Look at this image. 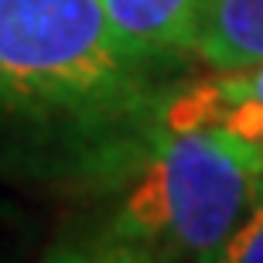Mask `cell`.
Segmentation results:
<instances>
[{"instance_id":"cell-1","label":"cell","mask_w":263,"mask_h":263,"mask_svg":"<svg viewBox=\"0 0 263 263\" xmlns=\"http://www.w3.org/2000/svg\"><path fill=\"white\" fill-rule=\"evenodd\" d=\"M99 0H0V120L76 147L117 181L161 123V68Z\"/></svg>"},{"instance_id":"cell-2","label":"cell","mask_w":263,"mask_h":263,"mask_svg":"<svg viewBox=\"0 0 263 263\" xmlns=\"http://www.w3.org/2000/svg\"><path fill=\"white\" fill-rule=\"evenodd\" d=\"M113 239L154 263H205L263 192V154L219 127L157 130L117 178Z\"/></svg>"},{"instance_id":"cell-7","label":"cell","mask_w":263,"mask_h":263,"mask_svg":"<svg viewBox=\"0 0 263 263\" xmlns=\"http://www.w3.org/2000/svg\"><path fill=\"white\" fill-rule=\"evenodd\" d=\"M215 92L229 103H256L263 106V62L246 68H233V72H212Z\"/></svg>"},{"instance_id":"cell-5","label":"cell","mask_w":263,"mask_h":263,"mask_svg":"<svg viewBox=\"0 0 263 263\" xmlns=\"http://www.w3.org/2000/svg\"><path fill=\"white\" fill-rule=\"evenodd\" d=\"M41 263H154L140 246L103 236V239H89V243H59L51 246Z\"/></svg>"},{"instance_id":"cell-3","label":"cell","mask_w":263,"mask_h":263,"mask_svg":"<svg viewBox=\"0 0 263 263\" xmlns=\"http://www.w3.org/2000/svg\"><path fill=\"white\" fill-rule=\"evenodd\" d=\"M99 7L134 48L171 62L195 55L209 0H99Z\"/></svg>"},{"instance_id":"cell-4","label":"cell","mask_w":263,"mask_h":263,"mask_svg":"<svg viewBox=\"0 0 263 263\" xmlns=\"http://www.w3.org/2000/svg\"><path fill=\"white\" fill-rule=\"evenodd\" d=\"M195 55L212 72L263 62V0H209Z\"/></svg>"},{"instance_id":"cell-6","label":"cell","mask_w":263,"mask_h":263,"mask_svg":"<svg viewBox=\"0 0 263 263\" xmlns=\"http://www.w3.org/2000/svg\"><path fill=\"white\" fill-rule=\"evenodd\" d=\"M205 263H263V192Z\"/></svg>"}]
</instances>
